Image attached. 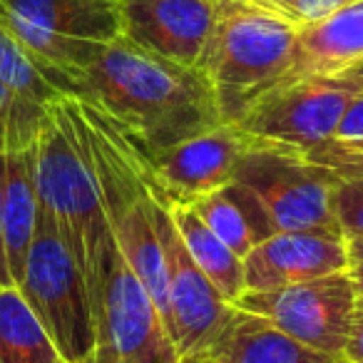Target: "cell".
I'll return each instance as SVG.
<instances>
[{
    "label": "cell",
    "instance_id": "cell-1",
    "mask_svg": "<svg viewBox=\"0 0 363 363\" xmlns=\"http://www.w3.org/2000/svg\"><path fill=\"white\" fill-rule=\"evenodd\" d=\"M60 92L100 112L140 160L224 122L197 67L142 52L122 38L100 43L90 60L65 77Z\"/></svg>",
    "mask_w": 363,
    "mask_h": 363
},
{
    "label": "cell",
    "instance_id": "cell-2",
    "mask_svg": "<svg viewBox=\"0 0 363 363\" xmlns=\"http://www.w3.org/2000/svg\"><path fill=\"white\" fill-rule=\"evenodd\" d=\"M301 23L262 0H214V26L197 62L224 122L237 125L291 75Z\"/></svg>",
    "mask_w": 363,
    "mask_h": 363
},
{
    "label": "cell",
    "instance_id": "cell-3",
    "mask_svg": "<svg viewBox=\"0 0 363 363\" xmlns=\"http://www.w3.org/2000/svg\"><path fill=\"white\" fill-rule=\"evenodd\" d=\"M38 204L52 217L90 294L102 247L112 232L87 145L65 97L50 105V117L38 137Z\"/></svg>",
    "mask_w": 363,
    "mask_h": 363
},
{
    "label": "cell",
    "instance_id": "cell-4",
    "mask_svg": "<svg viewBox=\"0 0 363 363\" xmlns=\"http://www.w3.org/2000/svg\"><path fill=\"white\" fill-rule=\"evenodd\" d=\"M90 311L95 326L90 363H179L150 291L125 262L112 234L90 284Z\"/></svg>",
    "mask_w": 363,
    "mask_h": 363
},
{
    "label": "cell",
    "instance_id": "cell-5",
    "mask_svg": "<svg viewBox=\"0 0 363 363\" xmlns=\"http://www.w3.org/2000/svg\"><path fill=\"white\" fill-rule=\"evenodd\" d=\"M18 291L55 343L65 363H90L95 353L90 294L52 217L38 204V224Z\"/></svg>",
    "mask_w": 363,
    "mask_h": 363
},
{
    "label": "cell",
    "instance_id": "cell-6",
    "mask_svg": "<svg viewBox=\"0 0 363 363\" xmlns=\"http://www.w3.org/2000/svg\"><path fill=\"white\" fill-rule=\"evenodd\" d=\"M234 182L262 199L279 232L341 229L331 209L333 187L341 177L308 160L306 152L254 140L239 162Z\"/></svg>",
    "mask_w": 363,
    "mask_h": 363
},
{
    "label": "cell",
    "instance_id": "cell-7",
    "mask_svg": "<svg viewBox=\"0 0 363 363\" xmlns=\"http://www.w3.org/2000/svg\"><path fill=\"white\" fill-rule=\"evenodd\" d=\"M363 92V72L351 67L338 75H306L264 95L237 122L252 140L311 152L326 145L351 100Z\"/></svg>",
    "mask_w": 363,
    "mask_h": 363
},
{
    "label": "cell",
    "instance_id": "cell-8",
    "mask_svg": "<svg viewBox=\"0 0 363 363\" xmlns=\"http://www.w3.org/2000/svg\"><path fill=\"white\" fill-rule=\"evenodd\" d=\"M234 306L267 318L279 331L313 351L343 358L356 313V294L346 269L269 291H244Z\"/></svg>",
    "mask_w": 363,
    "mask_h": 363
},
{
    "label": "cell",
    "instance_id": "cell-9",
    "mask_svg": "<svg viewBox=\"0 0 363 363\" xmlns=\"http://www.w3.org/2000/svg\"><path fill=\"white\" fill-rule=\"evenodd\" d=\"M252 142L239 125L222 122L150 160L135 157L140 160L142 179L155 202L164 209L192 207L202 197L232 184Z\"/></svg>",
    "mask_w": 363,
    "mask_h": 363
},
{
    "label": "cell",
    "instance_id": "cell-10",
    "mask_svg": "<svg viewBox=\"0 0 363 363\" xmlns=\"http://www.w3.org/2000/svg\"><path fill=\"white\" fill-rule=\"evenodd\" d=\"M152 217L160 237L172 311V341L179 358L199 351L232 316L234 306L214 289L182 242L169 209L152 199Z\"/></svg>",
    "mask_w": 363,
    "mask_h": 363
},
{
    "label": "cell",
    "instance_id": "cell-11",
    "mask_svg": "<svg viewBox=\"0 0 363 363\" xmlns=\"http://www.w3.org/2000/svg\"><path fill=\"white\" fill-rule=\"evenodd\" d=\"M122 40L162 60L197 67L214 26V0H122Z\"/></svg>",
    "mask_w": 363,
    "mask_h": 363
},
{
    "label": "cell",
    "instance_id": "cell-12",
    "mask_svg": "<svg viewBox=\"0 0 363 363\" xmlns=\"http://www.w3.org/2000/svg\"><path fill=\"white\" fill-rule=\"evenodd\" d=\"M348 269V242L341 229L277 232L244 257L247 291H269Z\"/></svg>",
    "mask_w": 363,
    "mask_h": 363
},
{
    "label": "cell",
    "instance_id": "cell-13",
    "mask_svg": "<svg viewBox=\"0 0 363 363\" xmlns=\"http://www.w3.org/2000/svg\"><path fill=\"white\" fill-rule=\"evenodd\" d=\"M122 0H0V23L16 43L33 38L115 43Z\"/></svg>",
    "mask_w": 363,
    "mask_h": 363
},
{
    "label": "cell",
    "instance_id": "cell-14",
    "mask_svg": "<svg viewBox=\"0 0 363 363\" xmlns=\"http://www.w3.org/2000/svg\"><path fill=\"white\" fill-rule=\"evenodd\" d=\"M179 363H346L294 341L257 313L234 306L224 326Z\"/></svg>",
    "mask_w": 363,
    "mask_h": 363
},
{
    "label": "cell",
    "instance_id": "cell-15",
    "mask_svg": "<svg viewBox=\"0 0 363 363\" xmlns=\"http://www.w3.org/2000/svg\"><path fill=\"white\" fill-rule=\"evenodd\" d=\"M361 62L363 0H353L323 21L301 26L289 80L306 75H338Z\"/></svg>",
    "mask_w": 363,
    "mask_h": 363
},
{
    "label": "cell",
    "instance_id": "cell-16",
    "mask_svg": "<svg viewBox=\"0 0 363 363\" xmlns=\"http://www.w3.org/2000/svg\"><path fill=\"white\" fill-rule=\"evenodd\" d=\"M38 224V145L6 155L3 174V232L13 284L26 274Z\"/></svg>",
    "mask_w": 363,
    "mask_h": 363
},
{
    "label": "cell",
    "instance_id": "cell-17",
    "mask_svg": "<svg viewBox=\"0 0 363 363\" xmlns=\"http://www.w3.org/2000/svg\"><path fill=\"white\" fill-rule=\"evenodd\" d=\"M192 209L242 259L257 244L267 242L269 237L279 232L262 199L239 182H232L227 187L202 197L192 204Z\"/></svg>",
    "mask_w": 363,
    "mask_h": 363
},
{
    "label": "cell",
    "instance_id": "cell-18",
    "mask_svg": "<svg viewBox=\"0 0 363 363\" xmlns=\"http://www.w3.org/2000/svg\"><path fill=\"white\" fill-rule=\"evenodd\" d=\"M169 217L174 222L177 232H179L182 242L187 244L192 259L204 272V277L234 306V301L247 291V284H244V259L237 257L199 219V214L192 207H172Z\"/></svg>",
    "mask_w": 363,
    "mask_h": 363
},
{
    "label": "cell",
    "instance_id": "cell-19",
    "mask_svg": "<svg viewBox=\"0 0 363 363\" xmlns=\"http://www.w3.org/2000/svg\"><path fill=\"white\" fill-rule=\"evenodd\" d=\"M55 343L16 286L0 289V363H60Z\"/></svg>",
    "mask_w": 363,
    "mask_h": 363
},
{
    "label": "cell",
    "instance_id": "cell-20",
    "mask_svg": "<svg viewBox=\"0 0 363 363\" xmlns=\"http://www.w3.org/2000/svg\"><path fill=\"white\" fill-rule=\"evenodd\" d=\"M0 82H6L16 95L26 97L38 105H55L62 95L35 70L30 57L26 55L16 38L8 33V28L0 23Z\"/></svg>",
    "mask_w": 363,
    "mask_h": 363
},
{
    "label": "cell",
    "instance_id": "cell-21",
    "mask_svg": "<svg viewBox=\"0 0 363 363\" xmlns=\"http://www.w3.org/2000/svg\"><path fill=\"white\" fill-rule=\"evenodd\" d=\"M331 209L346 239H363V177H348L333 187Z\"/></svg>",
    "mask_w": 363,
    "mask_h": 363
},
{
    "label": "cell",
    "instance_id": "cell-22",
    "mask_svg": "<svg viewBox=\"0 0 363 363\" xmlns=\"http://www.w3.org/2000/svg\"><path fill=\"white\" fill-rule=\"evenodd\" d=\"M348 3H353V0H296L291 6V11H289V16L301 23V26H308V23L323 21L331 13L341 11Z\"/></svg>",
    "mask_w": 363,
    "mask_h": 363
},
{
    "label": "cell",
    "instance_id": "cell-23",
    "mask_svg": "<svg viewBox=\"0 0 363 363\" xmlns=\"http://www.w3.org/2000/svg\"><path fill=\"white\" fill-rule=\"evenodd\" d=\"M336 142H361L363 140V92L351 100L346 107L341 122L336 127V135L331 137Z\"/></svg>",
    "mask_w": 363,
    "mask_h": 363
},
{
    "label": "cell",
    "instance_id": "cell-24",
    "mask_svg": "<svg viewBox=\"0 0 363 363\" xmlns=\"http://www.w3.org/2000/svg\"><path fill=\"white\" fill-rule=\"evenodd\" d=\"M348 242V277L353 281L356 308L363 311V239H346Z\"/></svg>",
    "mask_w": 363,
    "mask_h": 363
},
{
    "label": "cell",
    "instance_id": "cell-25",
    "mask_svg": "<svg viewBox=\"0 0 363 363\" xmlns=\"http://www.w3.org/2000/svg\"><path fill=\"white\" fill-rule=\"evenodd\" d=\"M3 174H6V155H0V286L11 289L16 286L11 277V267H8V254H6V232H3Z\"/></svg>",
    "mask_w": 363,
    "mask_h": 363
},
{
    "label": "cell",
    "instance_id": "cell-26",
    "mask_svg": "<svg viewBox=\"0 0 363 363\" xmlns=\"http://www.w3.org/2000/svg\"><path fill=\"white\" fill-rule=\"evenodd\" d=\"M343 358H346L348 363H363V311H358V308H356V313H353L351 333H348Z\"/></svg>",
    "mask_w": 363,
    "mask_h": 363
},
{
    "label": "cell",
    "instance_id": "cell-27",
    "mask_svg": "<svg viewBox=\"0 0 363 363\" xmlns=\"http://www.w3.org/2000/svg\"><path fill=\"white\" fill-rule=\"evenodd\" d=\"M262 3H269V6H274V8H279V11L289 13V11H291L294 3H296V0H262Z\"/></svg>",
    "mask_w": 363,
    "mask_h": 363
},
{
    "label": "cell",
    "instance_id": "cell-28",
    "mask_svg": "<svg viewBox=\"0 0 363 363\" xmlns=\"http://www.w3.org/2000/svg\"><path fill=\"white\" fill-rule=\"evenodd\" d=\"M356 67H361V70H363V62H361V65H356Z\"/></svg>",
    "mask_w": 363,
    "mask_h": 363
},
{
    "label": "cell",
    "instance_id": "cell-29",
    "mask_svg": "<svg viewBox=\"0 0 363 363\" xmlns=\"http://www.w3.org/2000/svg\"><path fill=\"white\" fill-rule=\"evenodd\" d=\"M358 70H361V67H358ZM361 72H363V70H361Z\"/></svg>",
    "mask_w": 363,
    "mask_h": 363
},
{
    "label": "cell",
    "instance_id": "cell-30",
    "mask_svg": "<svg viewBox=\"0 0 363 363\" xmlns=\"http://www.w3.org/2000/svg\"><path fill=\"white\" fill-rule=\"evenodd\" d=\"M60 363H65V361H60Z\"/></svg>",
    "mask_w": 363,
    "mask_h": 363
},
{
    "label": "cell",
    "instance_id": "cell-31",
    "mask_svg": "<svg viewBox=\"0 0 363 363\" xmlns=\"http://www.w3.org/2000/svg\"><path fill=\"white\" fill-rule=\"evenodd\" d=\"M0 289H3V286H0Z\"/></svg>",
    "mask_w": 363,
    "mask_h": 363
},
{
    "label": "cell",
    "instance_id": "cell-32",
    "mask_svg": "<svg viewBox=\"0 0 363 363\" xmlns=\"http://www.w3.org/2000/svg\"><path fill=\"white\" fill-rule=\"evenodd\" d=\"M346 363H348V361H346Z\"/></svg>",
    "mask_w": 363,
    "mask_h": 363
}]
</instances>
